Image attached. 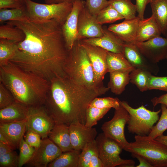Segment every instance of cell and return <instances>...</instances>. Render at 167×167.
<instances>
[{
  "label": "cell",
  "instance_id": "681fc988",
  "mask_svg": "<svg viewBox=\"0 0 167 167\" xmlns=\"http://www.w3.org/2000/svg\"><path fill=\"white\" fill-rule=\"evenodd\" d=\"M0 142L8 146L14 150L17 149L16 146L0 133Z\"/></svg>",
  "mask_w": 167,
  "mask_h": 167
},
{
  "label": "cell",
  "instance_id": "f907efd6",
  "mask_svg": "<svg viewBox=\"0 0 167 167\" xmlns=\"http://www.w3.org/2000/svg\"><path fill=\"white\" fill-rule=\"evenodd\" d=\"M13 150H15L0 142V155H3Z\"/></svg>",
  "mask_w": 167,
  "mask_h": 167
},
{
  "label": "cell",
  "instance_id": "ba28073f",
  "mask_svg": "<svg viewBox=\"0 0 167 167\" xmlns=\"http://www.w3.org/2000/svg\"><path fill=\"white\" fill-rule=\"evenodd\" d=\"M95 141L99 156L103 167H135V162L130 159L122 158L120 154L123 148L115 140L106 137L103 133L96 136Z\"/></svg>",
  "mask_w": 167,
  "mask_h": 167
},
{
  "label": "cell",
  "instance_id": "484cf974",
  "mask_svg": "<svg viewBox=\"0 0 167 167\" xmlns=\"http://www.w3.org/2000/svg\"><path fill=\"white\" fill-rule=\"evenodd\" d=\"M107 63L108 72L116 71L131 72L135 69L123 54L107 51Z\"/></svg>",
  "mask_w": 167,
  "mask_h": 167
},
{
  "label": "cell",
  "instance_id": "8fae6325",
  "mask_svg": "<svg viewBox=\"0 0 167 167\" xmlns=\"http://www.w3.org/2000/svg\"><path fill=\"white\" fill-rule=\"evenodd\" d=\"M61 149L48 137L42 139L39 146L25 165L31 167H47L62 153Z\"/></svg>",
  "mask_w": 167,
  "mask_h": 167
},
{
  "label": "cell",
  "instance_id": "f6af8a7d",
  "mask_svg": "<svg viewBox=\"0 0 167 167\" xmlns=\"http://www.w3.org/2000/svg\"><path fill=\"white\" fill-rule=\"evenodd\" d=\"M148 0H136L135 5L137 8V11L138 13V17L140 20H142L144 18V15L147 4Z\"/></svg>",
  "mask_w": 167,
  "mask_h": 167
},
{
  "label": "cell",
  "instance_id": "d590c367",
  "mask_svg": "<svg viewBox=\"0 0 167 167\" xmlns=\"http://www.w3.org/2000/svg\"><path fill=\"white\" fill-rule=\"evenodd\" d=\"M161 115L156 124L153 126L148 135L154 139L163 134L167 129V108L161 105Z\"/></svg>",
  "mask_w": 167,
  "mask_h": 167
},
{
  "label": "cell",
  "instance_id": "1f68e13d",
  "mask_svg": "<svg viewBox=\"0 0 167 167\" xmlns=\"http://www.w3.org/2000/svg\"><path fill=\"white\" fill-rule=\"evenodd\" d=\"M17 43L0 39V66L7 64L15 54Z\"/></svg>",
  "mask_w": 167,
  "mask_h": 167
},
{
  "label": "cell",
  "instance_id": "c3c4849f",
  "mask_svg": "<svg viewBox=\"0 0 167 167\" xmlns=\"http://www.w3.org/2000/svg\"><path fill=\"white\" fill-rule=\"evenodd\" d=\"M131 156L134 157L135 158L139 161V164L136 166V167H153L147 160L142 156L137 154H131Z\"/></svg>",
  "mask_w": 167,
  "mask_h": 167
},
{
  "label": "cell",
  "instance_id": "11a10c76",
  "mask_svg": "<svg viewBox=\"0 0 167 167\" xmlns=\"http://www.w3.org/2000/svg\"><path fill=\"white\" fill-rule=\"evenodd\" d=\"M23 2L24 3V0H20Z\"/></svg>",
  "mask_w": 167,
  "mask_h": 167
},
{
  "label": "cell",
  "instance_id": "ac0fdd59",
  "mask_svg": "<svg viewBox=\"0 0 167 167\" xmlns=\"http://www.w3.org/2000/svg\"><path fill=\"white\" fill-rule=\"evenodd\" d=\"M125 57L135 68L145 69L156 75L159 71L158 64L153 63L140 52L134 43L125 42L123 48Z\"/></svg>",
  "mask_w": 167,
  "mask_h": 167
},
{
  "label": "cell",
  "instance_id": "e575fe53",
  "mask_svg": "<svg viewBox=\"0 0 167 167\" xmlns=\"http://www.w3.org/2000/svg\"><path fill=\"white\" fill-rule=\"evenodd\" d=\"M97 150L95 139L86 144L79 154L78 167H89L91 158Z\"/></svg>",
  "mask_w": 167,
  "mask_h": 167
},
{
  "label": "cell",
  "instance_id": "ab89813d",
  "mask_svg": "<svg viewBox=\"0 0 167 167\" xmlns=\"http://www.w3.org/2000/svg\"><path fill=\"white\" fill-rule=\"evenodd\" d=\"M148 90H158L167 92V76H156L152 75L148 86Z\"/></svg>",
  "mask_w": 167,
  "mask_h": 167
},
{
  "label": "cell",
  "instance_id": "7402d4cb",
  "mask_svg": "<svg viewBox=\"0 0 167 167\" xmlns=\"http://www.w3.org/2000/svg\"><path fill=\"white\" fill-rule=\"evenodd\" d=\"M48 137L62 152L73 149L71 142L69 126L66 124H56L49 133Z\"/></svg>",
  "mask_w": 167,
  "mask_h": 167
},
{
  "label": "cell",
  "instance_id": "30bf717a",
  "mask_svg": "<svg viewBox=\"0 0 167 167\" xmlns=\"http://www.w3.org/2000/svg\"><path fill=\"white\" fill-rule=\"evenodd\" d=\"M90 59L94 73V81L97 87L104 86L103 81L108 72L107 63V51L98 46L86 43L79 40Z\"/></svg>",
  "mask_w": 167,
  "mask_h": 167
},
{
  "label": "cell",
  "instance_id": "db71d44e",
  "mask_svg": "<svg viewBox=\"0 0 167 167\" xmlns=\"http://www.w3.org/2000/svg\"><path fill=\"white\" fill-rule=\"evenodd\" d=\"M152 0H148V4Z\"/></svg>",
  "mask_w": 167,
  "mask_h": 167
},
{
  "label": "cell",
  "instance_id": "7bdbcfd3",
  "mask_svg": "<svg viewBox=\"0 0 167 167\" xmlns=\"http://www.w3.org/2000/svg\"><path fill=\"white\" fill-rule=\"evenodd\" d=\"M24 138L28 145L35 148L39 146L42 140V138L39 134L30 130L26 131Z\"/></svg>",
  "mask_w": 167,
  "mask_h": 167
},
{
  "label": "cell",
  "instance_id": "6f0895ef",
  "mask_svg": "<svg viewBox=\"0 0 167 167\" xmlns=\"http://www.w3.org/2000/svg\"><path fill=\"white\" fill-rule=\"evenodd\" d=\"M166 59H167V56L166 57Z\"/></svg>",
  "mask_w": 167,
  "mask_h": 167
},
{
  "label": "cell",
  "instance_id": "d4e9b609",
  "mask_svg": "<svg viewBox=\"0 0 167 167\" xmlns=\"http://www.w3.org/2000/svg\"><path fill=\"white\" fill-rule=\"evenodd\" d=\"M130 73L122 71L109 72V80L107 87L113 93L117 95L121 94L130 82Z\"/></svg>",
  "mask_w": 167,
  "mask_h": 167
},
{
  "label": "cell",
  "instance_id": "9a60e30c",
  "mask_svg": "<svg viewBox=\"0 0 167 167\" xmlns=\"http://www.w3.org/2000/svg\"><path fill=\"white\" fill-rule=\"evenodd\" d=\"M85 4V1L77 0L73 3L70 13L62 27L66 46L69 50L78 40L77 25L79 15Z\"/></svg>",
  "mask_w": 167,
  "mask_h": 167
},
{
  "label": "cell",
  "instance_id": "4fadbf2b",
  "mask_svg": "<svg viewBox=\"0 0 167 167\" xmlns=\"http://www.w3.org/2000/svg\"><path fill=\"white\" fill-rule=\"evenodd\" d=\"M141 53L151 62L158 64L167 55V37L157 36L142 42L134 43Z\"/></svg>",
  "mask_w": 167,
  "mask_h": 167
},
{
  "label": "cell",
  "instance_id": "9f6ffc18",
  "mask_svg": "<svg viewBox=\"0 0 167 167\" xmlns=\"http://www.w3.org/2000/svg\"><path fill=\"white\" fill-rule=\"evenodd\" d=\"M165 36H166V37H167V33L166 34V35H165Z\"/></svg>",
  "mask_w": 167,
  "mask_h": 167
},
{
  "label": "cell",
  "instance_id": "f1b7e54d",
  "mask_svg": "<svg viewBox=\"0 0 167 167\" xmlns=\"http://www.w3.org/2000/svg\"><path fill=\"white\" fill-rule=\"evenodd\" d=\"M152 75L145 69L135 68L130 73V82L135 84L140 91H146L148 90V84Z\"/></svg>",
  "mask_w": 167,
  "mask_h": 167
},
{
  "label": "cell",
  "instance_id": "9c48e42d",
  "mask_svg": "<svg viewBox=\"0 0 167 167\" xmlns=\"http://www.w3.org/2000/svg\"><path fill=\"white\" fill-rule=\"evenodd\" d=\"M115 109L113 118L105 122L101 129L106 137L117 141L125 150L130 143L126 140L124 132L125 126L129 120V115L127 111L121 104Z\"/></svg>",
  "mask_w": 167,
  "mask_h": 167
},
{
  "label": "cell",
  "instance_id": "816d5d0a",
  "mask_svg": "<svg viewBox=\"0 0 167 167\" xmlns=\"http://www.w3.org/2000/svg\"><path fill=\"white\" fill-rule=\"evenodd\" d=\"M46 3L55 4L64 2L72 3L77 0H44Z\"/></svg>",
  "mask_w": 167,
  "mask_h": 167
},
{
  "label": "cell",
  "instance_id": "52a82bcc",
  "mask_svg": "<svg viewBox=\"0 0 167 167\" xmlns=\"http://www.w3.org/2000/svg\"><path fill=\"white\" fill-rule=\"evenodd\" d=\"M120 103L129 114V118L127 123L128 131L136 135H148L159 118L161 109L156 111H152L143 105L134 108L126 101H120Z\"/></svg>",
  "mask_w": 167,
  "mask_h": 167
},
{
  "label": "cell",
  "instance_id": "8d00e7d4",
  "mask_svg": "<svg viewBox=\"0 0 167 167\" xmlns=\"http://www.w3.org/2000/svg\"><path fill=\"white\" fill-rule=\"evenodd\" d=\"M94 98L90 103L89 105L100 109H115L120 105V101L117 98L110 97Z\"/></svg>",
  "mask_w": 167,
  "mask_h": 167
},
{
  "label": "cell",
  "instance_id": "8992f818",
  "mask_svg": "<svg viewBox=\"0 0 167 167\" xmlns=\"http://www.w3.org/2000/svg\"><path fill=\"white\" fill-rule=\"evenodd\" d=\"M29 19L44 21L56 20L62 26L70 13L73 3L64 2L55 4H41L32 0H24Z\"/></svg>",
  "mask_w": 167,
  "mask_h": 167
},
{
  "label": "cell",
  "instance_id": "4dcf8cb0",
  "mask_svg": "<svg viewBox=\"0 0 167 167\" xmlns=\"http://www.w3.org/2000/svg\"><path fill=\"white\" fill-rule=\"evenodd\" d=\"M0 26V39H6L19 43L25 37L23 31L19 28L9 24Z\"/></svg>",
  "mask_w": 167,
  "mask_h": 167
},
{
  "label": "cell",
  "instance_id": "60d3db41",
  "mask_svg": "<svg viewBox=\"0 0 167 167\" xmlns=\"http://www.w3.org/2000/svg\"><path fill=\"white\" fill-rule=\"evenodd\" d=\"M85 2L90 12L96 17L101 10L109 5L107 0H86Z\"/></svg>",
  "mask_w": 167,
  "mask_h": 167
},
{
  "label": "cell",
  "instance_id": "44dd1931",
  "mask_svg": "<svg viewBox=\"0 0 167 167\" xmlns=\"http://www.w3.org/2000/svg\"><path fill=\"white\" fill-rule=\"evenodd\" d=\"M31 108L16 101L0 109V123H7L26 119Z\"/></svg>",
  "mask_w": 167,
  "mask_h": 167
},
{
  "label": "cell",
  "instance_id": "f35d334b",
  "mask_svg": "<svg viewBox=\"0 0 167 167\" xmlns=\"http://www.w3.org/2000/svg\"><path fill=\"white\" fill-rule=\"evenodd\" d=\"M19 155L15 150L0 155V167H17Z\"/></svg>",
  "mask_w": 167,
  "mask_h": 167
},
{
  "label": "cell",
  "instance_id": "d6a6232c",
  "mask_svg": "<svg viewBox=\"0 0 167 167\" xmlns=\"http://www.w3.org/2000/svg\"><path fill=\"white\" fill-rule=\"evenodd\" d=\"M123 19L124 17L110 5L101 10L96 16L97 22L101 25Z\"/></svg>",
  "mask_w": 167,
  "mask_h": 167
},
{
  "label": "cell",
  "instance_id": "603a6c76",
  "mask_svg": "<svg viewBox=\"0 0 167 167\" xmlns=\"http://www.w3.org/2000/svg\"><path fill=\"white\" fill-rule=\"evenodd\" d=\"M161 31L153 16L139 20L135 42H143L161 36Z\"/></svg>",
  "mask_w": 167,
  "mask_h": 167
},
{
  "label": "cell",
  "instance_id": "ee69618b",
  "mask_svg": "<svg viewBox=\"0 0 167 167\" xmlns=\"http://www.w3.org/2000/svg\"><path fill=\"white\" fill-rule=\"evenodd\" d=\"M24 5L20 0H0V9L18 8Z\"/></svg>",
  "mask_w": 167,
  "mask_h": 167
},
{
  "label": "cell",
  "instance_id": "277c9868",
  "mask_svg": "<svg viewBox=\"0 0 167 167\" xmlns=\"http://www.w3.org/2000/svg\"><path fill=\"white\" fill-rule=\"evenodd\" d=\"M63 68L66 76L76 84L95 89L104 86L99 87L96 85L90 59L79 40H77L68 50Z\"/></svg>",
  "mask_w": 167,
  "mask_h": 167
},
{
  "label": "cell",
  "instance_id": "f546056e",
  "mask_svg": "<svg viewBox=\"0 0 167 167\" xmlns=\"http://www.w3.org/2000/svg\"><path fill=\"white\" fill-rule=\"evenodd\" d=\"M29 19L25 5L20 7L0 9V22L23 21Z\"/></svg>",
  "mask_w": 167,
  "mask_h": 167
},
{
  "label": "cell",
  "instance_id": "ffe728a7",
  "mask_svg": "<svg viewBox=\"0 0 167 167\" xmlns=\"http://www.w3.org/2000/svg\"><path fill=\"white\" fill-rule=\"evenodd\" d=\"M27 129V119L7 123H0V133L19 148Z\"/></svg>",
  "mask_w": 167,
  "mask_h": 167
},
{
  "label": "cell",
  "instance_id": "4316f807",
  "mask_svg": "<svg viewBox=\"0 0 167 167\" xmlns=\"http://www.w3.org/2000/svg\"><path fill=\"white\" fill-rule=\"evenodd\" d=\"M81 151L73 149L62 152L48 167H78V160Z\"/></svg>",
  "mask_w": 167,
  "mask_h": 167
},
{
  "label": "cell",
  "instance_id": "7dc6e473",
  "mask_svg": "<svg viewBox=\"0 0 167 167\" xmlns=\"http://www.w3.org/2000/svg\"><path fill=\"white\" fill-rule=\"evenodd\" d=\"M154 107L159 104L164 105L167 108V92L158 97H155L151 100Z\"/></svg>",
  "mask_w": 167,
  "mask_h": 167
},
{
  "label": "cell",
  "instance_id": "2e32d148",
  "mask_svg": "<svg viewBox=\"0 0 167 167\" xmlns=\"http://www.w3.org/2000/svg\"><path fill=\"white\" fill-rule=\"evenodd\" d=\"M71 142L73 149L81 151L87 143L95 140L97 132L95 128L88 127L76 122L69 126Z\"/></svg>",
  "mask_w": 167,
  "mask_h": 167
},
{
  "label": "cell",
  "instance_id": "cb8c5ba5",
  "mask_svg": "<svg viewBox=\"0 0 167 167\" xmlns=\"http://www.w3.org/2000/svg\"><path fill=\"white\" fill-rule=\"evenodd\" d=\"M152 15L157 23L162 34L167 33V0H152L149 3Z\"/></svg>",
  "mask_w": 167,
  "mask_h": 167
},
{
  "label": "cell",
  "instance_id": "6da1fadb",
  "mask_svg": "<svg viewBox=\"0 0 167 167\" xmlns=\"http://www.w3.org/2000/svg\"><path fill=\"white\" fill-rule=\"evenodd\" d=\"M6 23L21 29L25 35L24 40L17 43L15 54L9 62L49 81L66 76L63 66L68 50L60 23L55 19H28Z\"/></svg>",
  "mask_w": 167,
  "mask_h": 167
},
{
  "label": "cell",
  "instance_id": "bcb514c9",
  "mask_svg": "<svg viewBox=\"0 0 167 167\" xmlns=\"http://www.w3.org/2000/svg\"><path fill=\"white\" fill-rule=\"evenodd\" d=\"M89 167H103L97 150L94 153L91 158Z\"/></svg>",
  "mask_w": 167,
  "mask_h": 167
},
{
  "label": "cell",
  "instance_id": "83f0119b",
  "mask_svg": "<svg viewBox=\"0 0 167 167\" xmlns=\"http://www.w3.org/2000/svg\"><path fill=\"white\" fill-rule=\"evenodd\" d=\"M109 4L112 6L126 20L135 18L136 7L131 0H109Z\"/></svg>",
  "mask_w": 167,
  "mask_h": 167
},
{
  "label": "cell",
  "instance_id": "d6986e66",
  "mask_svg": "<svg viewBox=\"0 0 167 167\" xmlns=\"http://www.w3.org/2000/svg\"><path fill=\"white\" fill-rule=\"evenodd\" d=\"M139 20L138 16L131 19H125L120 23L110 25L108 29L124 42L134 43Z\"/></svg>",
  "mask_w": 167,
  "mask_h": 167
},
{
  "label": "cell",
  "instance_id": "7a4b0ae2",
  "mask_svg": "<svg viewBox=\"0 0 167 167\" xmlns=\"http://www.w3.org/2000/svg\"><path fill=\"white\" fill-rule=\"evenodd\" d=\"M42 106L55 124L85 125L87 108L95 98L109 90L104 86L93 89L76 84L66 76L53 78Z\"/></svg>",
  "mask_w": 167,
  "mask_h": 167
},
{
  "label": "cell",
  "instance_id": "5bb4252c",
  "mask_svg": "<svg viewBox=\"0 0 167 167\" xmlns=\"http://www.w3.org/2000/svg\"><path fill=\"white\" fill-rule=\"evenodd\" d=\"M77 31L79 40L99 37L103 35V26L97 22L96 17L90 12L85 4L79 15Z\"/></svg>",
  "mask_w": 167,
  "mask_h": 167
},
{
  "label": "cell",
  "instance_id": "7c38bea8",
  "mask_svg": "<svg viewBox=\"0 0 167 167\" xmlns=\"http://www.w3.org/2000/svg\"><path fill=\"white\" fill-rule=\"evenodd\" d=\"M55 123L42 106L32 107L27 119V130L33 131L42 139L48 137Z\"/></svg>",
  "mask_w": 167,
  "mask_h": 167
},
{
  "label": "cell",
  "instance_id": "b9f144b4",
  "mask_svg": "<svg viewBox=\"0 0 167 167\" xmlns=\"http://www.w3.org/2000/svg\"><path fill=\"white\" fill-rule=\"evenodd\" d=\"M15 101L10 92L0 82V109L10 105Z\"/></svg>",
  "mask_w": 167,
  "mask_h": 167
},
{
  "label": "cell",
  "instance_id": "74e56055",
  "mask_svg": "<svg viewBox=\"0 0 167 167\" xmlns=\"http://www.w3.org/2000/svg\"><path fill=\"white\" fill-rule=\"evenodd\" d=\"M19 155L18 167L24 165L32 156L35 148L28 145L23 138L19 147Z\"/></svg>",
  "mask_w": 167,
  "mask_h": 167
},
{
  "label": "cell",
  "instance_id": "5b68a950",
  "mask_svg": "<svg viewBox=\"0 0 167 167\" xmlns=\"http://www.w3.org/2000/svg\"><path fill=\"white\" fill-rule=\"evenodd\" d=\"M125 151L139 155L153 167H167V146L148 135H135Z\"/></svg>",
  "mask_w": 167,
  "mask_h": 167
},
{
  "label": "cell",
  "instance_id": "e0dca14e",
  "mask_svg": "<svg viewBox=\"0 0 167 167\" xmlns=\"http://www.w3.org/2000/svg\"><path fill=\"white\" fill-rule=\"evenodd\" d=\"M103 33L101 36L81 40L85 43L98 46L108 51L123 54L125 42L109 30L107 27L103 26Z\"/></svg>",
  "mask_w": 167,
  "mask_h": 167
},
{
  "label": "cell",
  "instance_id": "836d02e7",
  "mask_svg": "<svg viewBox=\"0 0 167 167\" xmlns=\"http://www.w3.org/2000/svg\"><path fill=\"white\" fill-rule=\"evenodd\" d=\"M110 109H100L88 105L86 111L85 126L89 128L93 127Z\"/></svg>",
  "mask_w": 167,
  "mask_h": 167
},
{
  "label": "cell",
  "instance_id": "3957f363",
  "mask_svg": "<svg viewBox=\"0 0 167 167\" xmlns=\"http://www.w3.org/2000/svg\"><path fill=\"white\" fill-rule=\"evenodd\" d=\"M0 82L16 101L31 108L42 105L49 86V81L10 62L0 66Z\"/></svg>",
  "mask_w": 167,
  "mask_h": 167
},
{
  "label": "cell",
  "instance_id": "f5cc1de1",
  "mask_svg": "<svg viewBox=\"0 0 167 167\" xmlns=\"http://www.w3.org/2000/svg\"><path fill=\"white\" fill-rule=\"evenodd\" d=\"M155 139L167 146V135L163 134L157 137Z\"/></svg>",
  "mask_w": 167,
  "mask_h": 167
}]
</instances>
